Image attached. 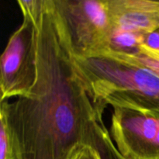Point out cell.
Masks as SVG:
<instances>
[{
    "instance_id": "6da1fadb",
    "label": "cell",
    "mask_w": 159,
    "mask_h": 159,
    "mask_svg": "<svg viewBox=\"0 0 159 159\" xmlns=\"http://www.w3.org/2000/svg\"><path fill=\"white\" fill-rule=\"evenodd\" d=\"M37 79L26 96L1 102L17 159H69L80 146L96 147L103 122L82 78L56 11L43 0L36 21Z\"/></svg>"
},
{
    "instance_id": "7a4b0ae2",
    "label": "cell",
    "mask_w": 159,
    "mask_h": 159,
    "mask_svg": "<svg viewBox=\"0 0 159 159\" xmlns=\"http://www.w3.org/2000/svg\"><path fill=\"white\" fill-rule=\"evenodd\" d=\"M73 59L101 118L109 105L159 118V76L152 70L107 54Z\"/></svg>"
},
{
    "instance_id": "3957f363",
    "label": "cell",
    "mask_w": 159,
    "mask_h": 159,
    "mask_svg": "<svg viewBox=\"0 0 159 159\" xmlns=\"http://www.w3.org/2000/svg\"><path fill=\"white\" fill-rule=\"evenodd\" d=\"M54 4L73 56L96 57L110 50L107 0H54Z\"/></svg>"
},
{
    "instance_id": "277c9868",
    "label": "cell",
    "mask_w": 159,
    "mask_h": 159,
    "mask_svg": "<svg viewBox=\"0 0 159 159\" xmlns=\"http://www.w3.org/2000/svg\"><path fill=\"white\" fill-rule=\"evenodd\" d=\"M22 15L23 22L10 36L0 59V102L26 96L37 79L36 20Z\"/></svg>"
},
{
    "instance_id": "5b68a950",
    "label": "cell",
    "mask_w": 159,
    "mask_h": 159,
    "mask_svg": "<svg viewBox=\"0 0 159 159\" xmlns=\"http://www.w3.org/2000/svg\"><path fill=\"white\" fill-rule=\"evenodd\" d=\"M110 133L125 159H159V118L113 108Z\"/></svg>"
},
{
    "instance_id": "8992f818",
    "label": "cell",
    "mask_w": 159,
    "mask_h": 159,
    "mask_svg": "<svg viewBox=\"0 0 159 159\" xmlns=\"http://www.w3.org/2000/svg\"><path fill=\"white\" fill-rule=\"evenodd\" d=\"M112 30L138 34L159 30V0H107Z\"/></svg>"
},
{
    "instance_id": "52a82bcc",
    "label": "cell",
    "mask_w": 159,
    "mask_h": 159,
    "mask_svg": "<svg viewBox=\"0 0 159 159\" xmlns=\"http://www.w3.org/2000/svg\"><path fill=\"white\" fill-rule=\"evenodd\" d=\"M96 148L101 159H125L116 148L104 122L97 126Z\"/></svg>"
},
{
    "instance_id": "ba28073f",
    "label": "cell",
    "mask_w": 159,
    "mask_h": 159,
    "mask_svg": "<svg viewBox=\"0 0 159 159\" xmlns=\"http://www.w3.org/2000/svg\"><path fill=\"white\" fill-rule=\"evenodd\" d=\"M104 54L119 57V58L124 59V60L143 65L148 69L152 70V71H154L155 74H157L159 76V60L156 57L151 55L148 52H146L143 49H141V48H139L138 52L131 54H123V53L115 52V51H108ZM104 54H102V55H104Z\"/></svg>"
},
{
    "instance_id": "9c48e42d",
    "label": "cell",
    "mask_w": 159,
    "mask_h": 159,
    "mask_svg": "<svg viewBox=\"0 0 159 159\" xmlns=\"http://www.w3.org/2000/svg\"><path fill=\"white\" fill-rule=\"evenodd\" d=\"M0 159H17L7 120L0 112Z\"/></svg>"
},
{
    "instance_id": "30bf717a",
    "label": "cell",
    "mask_w": 159,
    "mask_h": 159,
    "mask_svg": "<svg viewBox=\"0 0 159 159\" xmlns=\"http://www.w3.org/2000/svg\"><path fill=\"white\" fill-rule=\"evenodd\" d=\"M79 159H101L96 147L89 145L80 146L77 149Z\"/></svg>"
},
{
    "instance_id": "8fae6325",
    "label": "cell",
    "mask_w": 159,
    "mask_h": 159,
    "mask_svg": "<svg viewBox=\"0 0 159 159\" xmlns=\"http://www.w3.org/2000/svg\"><path fill=\"white\" fill-rule=\"evenodd\" d=\"M144 47L159 54V30L146 34Z\"/></svg>"
},
{
    "instance_id": "7c38bea8",
    "label": "cell",
    "mask_w": 159,
    "mask_h": 159,
    "mask_svg": "<svg viewBox=\"0 0 159 159\" xmlns=\"http://www.w3.org/2000/svg\"><path fill=\"white\" fill-rule=\"evenodd\" d=\"M78 149V148H77ZM77 149H76L75 151L74 152L72 153V155H71V156L70 157L69 159H79L78 158V154H77Z\"/></svg>"
}]
</instances>
